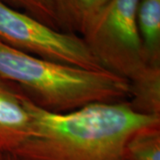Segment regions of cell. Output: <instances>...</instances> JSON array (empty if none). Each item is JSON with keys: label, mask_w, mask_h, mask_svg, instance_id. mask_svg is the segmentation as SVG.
<instances>
[{"label": "cell", "mask_w": 160, "mask_h": 160, "mask_svg": "<svg viewBox=\"0 0 160 160\" xmlns=\"http://www.w3.org/2000/svg\"><path fill=\"white\" fill-rule=\"evenodd\" d=\"M31 131L8 154L16 160H124V148L141 128L160 124V116L139 113L129 103H93L52 113L22 94Z\"/></svg>", "instance_id": "cell-1"}, {"label": "cell", "mask_w": 160, "mask_h": 160, "mask_svg": "<svg viewBox=\"0 0 160 160\" xmlns=\"http://www.w3.org/2000/svg\"><path fill=\"white\" fill-rule=\"evenodd\" d=\"M0 78L52 113H68L93 103L125 102L131 94L130 82L111 71L36 57L2 42Z\"/></svg>", "instance_id": "cell-2"}, {"label": "cell", "mask_w": 160, "mask_h": 160, "mask_svg": "<svg viewBox=\"0 0 160 160\" xmlns=\"http://www.w3.org/2000/svg\"><path fill=\"white\" fill-rule=\"evenodd\" d=\"M140 1L110 0L80 36L105 69L130 83L151 67L138 32Z\"/></svg>", "instance_id": "cell-3"}, {"label": "cell", "mask_w": 160, "mask_h": 160, "mask_svg": "<svg viewBox=\"0 0 160 160\" xmlns=\"http://www.w3.org/2000/svg\"><path fill=\"white\" fill-rule=\"evenodd\" d=\"M0 42L36 57L91 70H107L80 36L52 29L1 1Z\"/></svg>", "instance_id": "cell-4"}, {"label": "cell", "mask_w": 160, "mask_h": 160, "mask_svg": "<svg viewBox=\"0 0 160 160\" xmlns=\"http://www.w3.org/2000/svg\"><path fill=\"white\" fill-rule=\"evenodd\" d=\"M30 131L31 118L22 92L0 78V151L12 152Z\"/></svg>", "instance_id": "cell-5"}, {"label": "cell", "mask_w": 160, "mask_h": 160, "mask_svg": "<svg viewBox=\"0 0 160 160\" xmlns=\"http://www.w3.org/2000/svg\"><path fill=\"white\" fill-rule=\"evenodd\" d=\"M110 0H51L60 29L80 36Z\"/></svg>", "instance_id": "cell-6"}, {"label": "cell", "mask_w": 160, "mask_h": 160, "mask_svg": "<svg viewBox=\"0 0 160 160\" xmlns=\"http://www.w3.org/2000/svg\"><path fill=\"white\" fill-rule=\"evenodd\" d=\"M136 20L148 62L160 66V0H141Z\"/></svg>", "instance_id": "cell-7"}, {"label": "cell", "mask_w": 160, "mask_h": 160, "mask_svg": "<svg viewBox=\"0 0 160 160\" xmlns=\"http://www.w3.org/2000/svg\"><path fill=\"white\" fill-rule=\"evenodd\" d=\"M130 86L131 94L127 102L132 109L142 114L160 116V66H151Z\"/></svg>", "instance_id": "cell-8"}, {"label": "cell", "mask_w": 160, "mask_h": 160, "mask_svg": "<svg viewBox=\"0 0 160 160\" xmlns=\"http://www.w3.org/2000/svg\"><path fill=\"white\" fill-rule=\"evenodd\" d=\"M124 160H160V124L134 132L125 144Z\"/></svg>", "instance_id": "cell-9"}, {"label": "cell", "mask_w": 160, "mask_h": 160, "mask_svg": "<svg viewBox=\"0 0 160 160\" xmlns=\"http://www.w3.org/2000/svg\"><path fill=\"white\" fill-rule=\"evenodd\" d=\"M0 1L15 10L21 12L23 11V12L32 16L36 20L49 26L52 29L61 30L51 0H0Z\"/></svg>", "instance_id": "cell-10"}, {"label": "cell", "mask_w": 160, "mask_h": 160, "mask_svg": "<svg viewBox=\"0 0 160 160\" xmlns=\"http://www.w3.org/2000/svg\"><path fill=\"white\" fill-rule=\"evenodd\" d=\"M4 160H16L15 158L8 153H4Z\"/></svg>", "instance_id": "cell-11"}, {"label": "cell", "mask_w": 160, "mask_h": 160, "mask_svg": "<svg viewBox=\"0 0 160 160\" xmlns=\"http://www.w3.org/2000/svg\"><path fill=\"white\" fill-rule=\"evenodd\" d=\"M0 160H4V153L0 151Z\"/></svg>", "instance_id": "cell-12"}]
</instances>
